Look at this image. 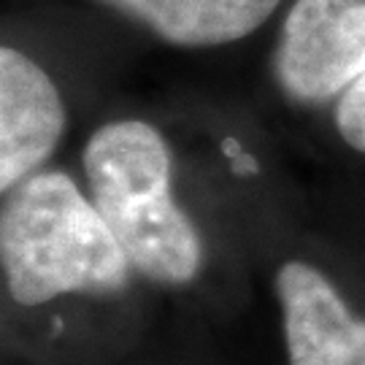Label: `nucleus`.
Here are the masks:
<instances>
[{
	"instance_id": "obj_1",
	"label": "nucleus",
	"mask_w": 365,
	"mask_h": 365,
	"mask_svg": "<svg viewBox=\"0 0 365 365\" xmlns=\"http://www.w3.org/2000/svg\"><path fill=\"white\" fill-rule=\"evenodd\" d=\"M0 262L19 306L73 292L114 295L128 287L133 271L95 203L57 170L33 173L6 197Z\"/></svg>"
},
{
	"instance_id": "obj_2",
	"label": "nucleus",
	"mask_w": 365,
	"mask_h": 365,
	"mask_svg": "<svg viewBox=\"0 0 365 365\" xmlns=\"http://www.w3.org/2000/svg\"><path fill=\"white\" fill-rule=\"evenodd\" d=\"M92 203L135 274L157 284H187L200 274V235L170 195V155L141 119L108 122L84 146Z\"/></svg>"
},
{
	"instance_id": "obj_3",
	"label": "nucleus",
	"mask_w": 365,
	"mask_h": 365,
	"mask_svg": "<svg viewBox=\"0 0 365 365\" xmlns=\"http://www.w3.org/2000/svg\"><path fill=\"white\" fill-rule=\"evenodd\" d=\"M274 71L292 101L341 98L365 73V0H295L279 33Z\"/></svg>"
},
{
	"instance_id": "obj_4",
	"label": "nucleus",
	"mask_w": 365,
	"mask_h": 365,
	"mask_svg": "<svg viewBox=\"0 0 365 365\" xmlns=\"http://www.w3.org/2000/svg\"><path fill=\"white\" fill-rule=\"evenodd\" d=\"M66 106L46 71L14 46L0 49V190L30 179L54 155Z\"/></svg>"
},
{
	"instance_id": "obj_5",
	"label": "nucleus",
	"mask_w": 365,
	"mask_h": 365,
	"mask_svg": "<svg viewBox=\"0 0 365 365\" xmlns=\"http://www.w3.org/2000/svg\"><path fill=\"white\" fill-rule=\"evenodd\" d=\"M289 365H365V319L309 262H284L274 279Z\"/></svg>"
},
{
	"instance_id": "obj_6",
	"label": "nucleus",
	"mask_w": 365,
	"mask_h": 365,
	"mask_svg": "<svg viewBox=\"0 0 365 365\" xmlns=\"http://www.w3.org/2000/svg\"><path fill=\"white\" fill-rule=\"evenodd\" d=\"M173 46H222L252 36L282 0H95Z\"/></svg>"
},
{
	"instance_id": "obj_7",
	"label": "nucleus",
	"mask_w": 365,
	"mask_h": 365,
	"mask_svg": "<svg viewBox=\"0 0 365 365\" xmlns=\"http://www.w3.org/2000/svg\"><path fill=\"white\" fill-rule=\"evenodd\" d=\"M336 128L346 144L365 155V73L339 98Z\"/></svg>"
}]
</instances>
